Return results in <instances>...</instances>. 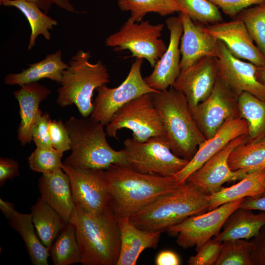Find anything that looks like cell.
I'll list each match as a JSON object with an SVG mask.
<instances>
[{
	"label": "cell",
	"mask_w": 265,
	"mask_h": 265,
	"mask_svg": "<svg viewBox=\"0 0 265 265\" xmlns=\"http://www.w3.org/2000/svg\"><path fill=\"white\" fill-rule=\"evenodd\" d=\"M104 176L109 206L117 218L130 217L182 185L174 176L143 173L124 164H112L104 170Z\"/></svg>",
	"instance_id": "obj_1"
},
{
	"label": "cell",
	"mask_w": 265,
	"mask_h": 265,
	"mask_svg": "<svg viewBox=\"0 0 265 265\" xmlns=\"http://www.w3.org/2000/svg\"><path fill=\"white\" fill-rule=\"evenodd\" d=\"M71 223L75 228L82 265H116L120 235L117 217L110 206L99 213L77 207Z\"/></svg>",
	"instance_id": "obj_2"
},
{
	"label": "cell",
	"mask_w": 265,
	"mask_h": 265,
	"mask_svg": "<svg viewBox=\"0 0 265 265\" xmlns=\"http://www.w3.org/2000/svg\"><path fill=\"white\" fill-rule=\"evenodd\" d=\"M71 153L63 164L73 167L105 170L112 164L127 165L123 149L114 150L109 145L104 125L91 117H70L65 123Z\"/></svg>",
	"instance_id": "obj_3"
},
{
	"label": "cell",
	"mask_w": 265,
	"mask_h": 265,
	"mask_svg": "<svg viewBox=\"0 0 265 265\" xmlns=\"http://www.w3.org/2000/svg\"><path fill=\"white\" fill-rule=\"evenodd\" d=\"M209 195L186 182L131 215L130 221L144 230L167 231L186 218L208 211Z\"/></svg>",
	"instance_id": "obj_4"
},
{
	"label": "cell",
	"mask_w": 265,
	"mask_h": 265,
	"mask_svg": "<svg viewBox=\"0 0 265 265\" xmlns=\"http://www.w3.org/2000/svg\"><path fill=\"white\" fill-rule=\"evenodd\" d=\"M151 96L170 149L177 156L190 160L206 138L192 117L186 96L172 86L151 93Z\"/></svg>",
	"instance_id": "obj_5"
},
{
	"label": "cell",
	"mask_w": 265,
	"mask_h": 265,
	"mask_svg": "<svg viewBox=\"0 0 265 265\" xmlns=\"http://www.w3.org/2000/svg\"><path fill=\"white\" fill-rule=\"evenodd\" d=\"M91 57L89 52L79 50L63 71L61 86L57 90V105L62 107L75 105L82 118L92 113L94 91L109 82L106 66L101 61L91 63Z\"/></svg>",
	"instance_id": "obj_6"
},
{
	"label": "cell",
	"mask_w": 265,
	"mask_h": 265,
	"mask_svg": "<svg viewBox=\"0 0 265 265\" xmlns=\"http://www.w3.org/2000/svg\"><path fill=\"white\" fill-rule=\"evenodd\" d=\"M123 145L128 165L143 173L173 176L189 161L172 152L164 136H154L144 142L129 138L124 140Z\"/></svg>",
	"instance_id": "obj_7"
},
{
	"label": "cell",
	"mask_w": 265,
	"mask_h": 265,
	"mask_svg": "<svg viewBox=\"0 0 265 265\" xmlns=\"http://www.w3.org/2000/svg\"><path fill=\"white\" fill-rule=\"evenodd\" d=\"M164 26L128 19L118 31L106 38L105 44L116 52L129 50L132 57L145 59L154 68L167 48L160 39Z\"/></svg>",
	"instance_id": "obj_8"
},
{
	"label": "cell",
	"mask_w": 265,
	"mask_h": 265,
	"mask_svg": "<svg viewBox=\"0 0 265 265\" xmlns=\"http://www.w3.org/2000/svg\"><path fill=\"white\" fill-rule=\"evenodd\" d=\"M124 128L130 130L132 138L139 142L154 136H165L151 93L140 96L121 107L106 126V132L109 137L116 138L118 131Z\"/></svg>",
	"instance_id": "obj_9"
},
{
	"label": "cell",
	"mask_w": 265,
	"mask_h": 265,
	"mask_svg": "<svg viewBox=\"0 0 265 265\" xmlns=\"http://www.w3.org/2000/svg\"><path fill=\"white\" fill-rule=\"evenodd\" d=\"M143 59L136 58L125 80L117 87L103 85L96 89L98 94L93 103L90 117L106 126L116 112L131 100L147 93L158 91L152 88L141 74Z\"/></svg>",
	"instance_id": "obj_10"
},
{
	"label": "cell",
	"mask_w": 265,
	"mask_h": 265,
	"mask_svg": "<svg viewBox=\"0 0 265 265\" xmlns=\"http://www.w3.org/2000/svg\"><path fill=\"white\" fill-rule=\"evenodd\" d=\"M245 198L224 204L211 211L189 216L166 231L176 236V242L184 249L193 246L196 251L212 237L217 236L228 218L239 208Z\"/></svg>",
	"instance_id": "obj_11"
},
{
	"label": "cell",
	"mask_w": 265,
	"mask_h": 265,
	"mask_svg": "<svg viewBox=\"0 0 265 265\" xmlns=\"http://www.w3.org/2000/svg\"><path fill=\"white\" fill-rule=\"evenodd\" d=\"M238 96L217 76L208 97L190 109L192 117L206 139L214 135L228 119L240 117Z\"/></svg>",
	"instance_id": "obj_12"
},
{
	"label": "cell",
	"mask_w": 265,
	"mask_h": 265,
	"mask_svg": "<svg viewBox=\"0 0 265 265\" xmlns=\"http://www.w3.org/2000/svg\"><path fill=\"white\" fill-rule=\"evenodd\" d=\"M68 175L77 207L94 213L104 212L109 206L110 196L104 170L73 167L63 163Z\"/></svg>",
	"instance_id": "obj_13"
},
{
	"label": "cell",
	"mask_w": 265,
	"mask_h": 265,
	"mask_svg": "<svg viewBox=\"0 0 265 265\" xmlns=\"http://www.w3.org/2000/svg\"><path fill=\"white\" fill-rule=\"evenodd\" d=\"M247 140V134H244L232 140L192 173L186 182L210 195L220 190L226 183L241 180L247 173L241 170H232L228 159L232 151Z\"/></svg>",
	"instance_id": "obj_14"
},
{
	"label": "cell",
	"mask_w": 265,
	"mask_h": 265,
	"mask_svg": "<svg viewBox=\"0 0 265 265\" xmlns=\"http://www.w3.org/2000/svg\"><path fill=\"white\" fill-rule=\"evenodd\" d=\"M214 60L218 76L236 93L247 92L265 101V85L256 78V66L234 56L218 40Z\"/></svg>",
	"instance_id": "obj_15"
},
{
	"label": "cell",
	"mask_w": 265,
	"mask_h": 265,
	"mask_svg": "<svg viewBox=\"0 0 265 265\" xmlns=\"http://www.w3.org/2000/svg\"><path fill=\"white\" fill-rule=\"evenodd\" d=\"M204 28L222 41L234 56L247 60L257 67L265 66V56L255 45L245 24L239 18L205 25Z\"/></svg>",
	"instance_id": "obj_16"
},
{
	"label": "cell",
	"mask_w": 265,
	"mask_h": 265,
	"mask_svg": "<svg viewBox=\"0 0 265 265\" xmlns=\"http://www.w3.org/2000/svg\"><path fill=\"white\" fill-rule=\"evenodd\" d=\"M165 24L170 33L169 45L152 72L144 78L145 82L157 91L173 86L181 72L180 44L183 30L182 23L178 16L168 18Z\"/></svg>",
	"instance_id": "obj_17"
},
{
	"label": "cell",
	"mask_w": 265,
	"mask_h": 265,
	"mask_svg": "<svg viewBox=\"0 0 265 265\" xmlns=\"http://www.w3.org/2000/svg\"><path fill=\"white\" fill-rule=\"evenodd\" d=\"M217 76L214 57L206 56L181 71L172 87L185 95L192 109L210 95Z\"/></svg>",
	"instance_id": "obj_18"
},
{
	"label": "cell",
	"mask_w": 265,
	"mask_h": 265,
	"mask_svg": "<svg viewBox=\"0 0 265 265\" xmlns=\"http://www.w3.org/2000/svg\"><path fill=\"white\" fill-rule=\"evenodd\" d=\"M248 132V124L244 119L241 117L228 119L214 135L206 139L200 145L192 159L174 176L179 183H185L192 173L230 142L239 136L247 134Z\"/></svg>",
	"instance_id": "obj_19"
},
{
	"label": "cell",
	"mask_w": 265,
	"mask_h": 265,
	"mask_svg": "<svg viewBox=\"0 0 265 265\" xmlns=\"http://www.w3.org/2000/svg\"><path fill=\"white\" fill-rule=\"evenodd\" d=\"M178 16L183 29L180 44L181 71L204 57H215L218 40L205 30V25L194 21L185 12H179Z\"/></svg>",
	"instance_id": "obj_20"
},
{
	"label": "cell",
	"mask_w": 265,
	"mask_h": 265,
	"mask_svg": "<svg viewBox=\"0 0 265 265\" xmlns=\"http://www.w3.org/2000/svg\"><path fill=\"white\" fill-rule=\"evenodd\" d=\"M38 186L40 197L61 216L66 224L71 223L77 207L68 175L62 169L42 174Z\"/></svg>",
	"instance_id": "obj_21"
},
{
	"label": "cell",
	"mask_w": 265,
	"mask_h": 265,
	"mask_svg": "<svg viewBox=\"0 0 265 265\" xmlns=\"http://www.w3.org/2000/svg\"><path fill=\"white\" fill-rule=\"evenodd\" d=\"M50 93L49 89L37 82L23 85L13 93L19 105L21 121L17 138L22 145L32 140L33 127L43 113L39 105Z\"/></svg>",
	"instance_id": "obj_22"
},
{
	"label": "cell",
	"mask_w": 265,
	"mask_h": 265,
	"mask_svg": "<svg viewBox=\"0 0 265 265\" xmlns=\"http://www.w3.org/2000/svg\"><path fill=\"white\" fill-rule=\"evenodd\" d=\"M121 246L116 265H135L141 253L146 248H156L160 232L140 229L129 220V217L117 218Z\"/></svg>",
	"instance_id": "obj_23"
},
{
	"label": "cell",
	"mask_w": 265,
	"mask_h": 265,
	"mask_svg": "<svg viewBox=\"0 0 265 265\" xmlns=\"http://www.w3.org/2000/svg\"><path fill=\"white\" fill-rule=\"evenodd\" d=\"M61 56V50L48 54L42 60L29 64L28 68L20 73L8 74L5 77L4 82L21 86L46 78L60 83L63 71L69 66L68 64L63 61Z\"/></svg>",
	"instance_id": "obj_24"
},
{
	"label": "cell",
	"mask_w": 265,
	"mask_h": 265,
	"mask_svg": "<svg viewBox=\"0 0 265 265\" xmlns=\"http://www.w3.org/2000/svg\"><path fill=\"white\" fill-rule=\"evenodd\" d=\"M252 210L238 208L228 218L222 232L212 238L223 242L238 239L249 240L256 237L265 226V212L254 214Z\"/></svg>",
	"instance_id": "obj_25"
},
{
	"label": "cell",
	"mask_w": 265,
	"mask_h": 265,
	"mask_svg": "<svg viewBox=\"0 0 265 265\" xmlns=\"http://www.w3.org/2000/svg\"><path fill=\"white\" fill-rule=\"evenodd\" d=\"M265 191V168L247 173L235 185L222 187L209 195V211L224 204L248 197H253Z\"/></svg>",
	"instance_id": "obj_26"
},
{
	"label": "cell",
	"mask_w": 265,
	"mask_h": 265,
	"mask_svg": "<svg viewBox=\"0 0 265 265\" xmlns=\"http://www.w3.org/2000/svg\"><path fill=\"white\" fill-rule=\"evenodd\" d=\"M8 219L10 226L22 238L32 265H48L50 250L38 238L31 213H22L15 211Z\"/></svg>",
	"instance_id": "obj_27"
},
{
	"label": "cell",
	"mask_w": 265,
	"mask_h": 265,
	"mask_svg": "<svg viewBox=\"0 0 265 265\" xmlns=\"http://www.w3.org/2000/svg\"><path fill=\"white\" fill-rule=\"evenodd\" d=\"M32 222L42 243L49 250L66 226L61 216L40 197L31 208Z\"/></svg>",
	"instance_id": "obj_28"
},
{
	"label": "cell",
	"mask_w": 265,
	"mask_h": 265,
	"mask_svg": "<svg viewBox=\"0 0 265 265\" xmlns=\"http://www.w3.org/2000/svg\"><path fill=\"white\" fill-rule=\"evenodd\" d=\"M238 109L240 117L248 124L246 142L265 139V101L243 92L238 96Z\"/></svg>",
	"instance_id": "obj_29"
},
{
	"label": "cell",
	"mask_w": 265,
	"mask_h": 265,
	"mask_svg": "<svg viewBox=\"0 0 265 265\" xmlns=\"http://www.w3.org/2000/svg\"><path fill=\"white\" fill-rule=\"evenodd\" d=\"M0 3L17 8L27 19L31 31L28 50H31L34 46L35 40L39 35H42L47 40H50L49 30L57 25V22L43 13L34 3L26 0H0Z\"/></svg>",
	"instance_id": "obj_30"
},
{
	"label": "cell",
	"mask_w": 265,
	"mask_h": 265,
	"mask_svg": "<svg viewBox=\"0 0 265 265\" xmlns=\"http://www.w3.org/2000/svg\"><path fill=\"white\" fill-rule=\"evenodd\" d=\"M228 163L232 170L247 173L265 168V139L238 145L231 153Z\"/></svg>",
	"instance_id": "obj_31"
},
{
	"label": "cell",
	"mask_w": 265,
	"mask_h": 265,
	"mask_svg": "<svg viewBox=\"0 0 265 265\" xmlns=\"http://www.w3.org/2000/svg\"><path fill=\"white\" fill-rule=\"evenodd\" d=\"M54 265H70L81 263V256L75 226L66 225L60 232L50 249Z\"/></svg>",
	"instance_id": "obj_32"
},
{
	"label": "cell",
	"mask_w": 265,
	"mask_h": 265,
	"mask_svg": "<svg viewBox=\"0 0 265 265\" xmlns=\"http://www.w3.org/2000/svg\"><path fill=\"white\" fill-rule=\"evenodd\" d=\"M122 11L130 12L129 19L140 22L148 13L154 12L166 16L182 11L175 0H117Z\"/></svg>",
	"instance_id": "obj_33"
},
{
	"label": "cell",
	"mask_w": 265,
	"mask_h": 265,
	"mask_svg": "<svg viewBox=\"0 0 265 265\" xmlns=\"http://www.w3.org/2000/svg\"><path fill=\"white\" fill-rule=\"evenodd\" d=\"M253 244L243 239L222 242V247L215 265H252Z\"/></svg>",
	"instance_id": "obj_34"
},
{
	"label": "cell",
	"mask_w": 265,
	"mask_h": 265,
	"mask_svg": "<svg viewBox=\"0 0 265 265\" xmlns=\"http://www.w3.org/2000/svg\"><path fill=\"white\" fill-rule=\"evenodd\" d=\"M236 17L244 23L256 46L265 56V2L243 10Z\"/></svg>",
	"instance_id": "obj_35"
},
{
	"label": "cell",
	"mask_w": 265,
	"mask_h": 265,
	"mask_svg": "<svg viewBox=\"0 0 265 265\" xmlns=\"http://www.w3.org/2000/svg\"><path fill=\"white\" fill-rule=\"evenodd\" d=\"M192 20L204 25L223 21L219 8L209 0H175Z\"/></svg>",
	"instance_id": "obj_36"
},
{
	"label": "cell",
	"mask_w": 265,
	"mask_h": 265,
	"mask_svg": "<svg viewBox=\"0 0 265 265\" xmlns=\"http://www.w3.org/2000/svg\"><path fill=\"white\" fill-rule=\"evenodd\" d=\"M63 154L54 148L36 147L27 158L29 168L42 174L52 173L62 169Z\"/></svg>",
	"instance_id": "obj_37"
},
{
	"label": "cell",
	"mask_w": 265,
	"mask_h": 265,
	"mask_svg": "<svg viewBox=\"0 0 265 265\" xmlns=\"http://www.w3.org/2000/svg\"><path fill=\"white\" fill-rule=\"evenodd\" d=\"M222 247V242L212 238L204 244L197 253L191 256L187 263L190 265H215Z\"/></svg>",
	"instance_id": "obj_38"
},
{
	"label": "cell",
	"mask_w": 265,
	"mask_h": 265,
	"mask_svg": "<svg viewBox=\"0 0 265 265\" xmlns=\"http://www.w3.org/2000/svg\"><path fill=\"white\" fill-rule=\"evenodd\" d=\"M49 129L51 144L54 149L62 153L71 150L69 135L61 120H51Z\"/></svg>",
	"instance_id": "obj_39"
},
{
	"label": "cell",
	"mask_w": 265,
	"mask_h": 265,
	"mask_svg": "<svg viewBox=\"0 0 265 265\" xmlns=\"http://www.w3.org/2000/svg\"><path fill=\"white\" fill-rule=\"evenodd\" d=\"M48 113L42 114L34 124L32 130V139L36 147L52 149L49 133L51 120Z\"/></svg>",
	"instance_id": "obj_40"
},
{
	"label": "cell",
	"mask_w": 265,
	"mask_h": 265,
	"mask_svg": "<svg viewBox=\"0 0 265 265\" xmlns=\"http://www.w3.org/2000/svg\"><path fill=\"white\" fill-rule=\"evenodd\" d=\"M226 15L236 18L243 10L265 2V0H209Z\"/></svg>",
	"instance_id": "obj_41"
},
{
	"label": "cell",
	"mask_w": 265,
	"mask_h": 265,
	"mask_svg": "<svg viewBox=\"0 0 265 265\" xmlns=\"http://www.w3.org/2000/svg\"><path fill=\"white\" fill-rule=\"evenodd\" d=\"M19 175L18 162L11 158L0 159V186H2L8 180H13Z\"/></svg>",
	"instance_id": "obj_42"
},
{
	"label": "cell",
	"mask_w": 265,
	"mask_h": 265,
	"mask_svg": "<svg viewBox=\"0 0 265 265\" xmlns=\"http://www.w3.org/2000/svg\"><path fill=\"white\" fill-rule=\"evenodd\" d=\"M253 241V265H265V226Z\"/></svg>",
	"instance_id": "obj_43"
},
{
	"label": "cell",
	"mask_w": 265,
	"mask_h": 265,
	"mask_svg": "<svg viewBox=\"0 0 265 265\" xmlns=\"http://www.w3.org/2000/svg\"><path fill=\"white\" fill-rule=\"evenodd\" d=\"M34 3L38 8L47 14L51 8L53 4H55L60 8L67 11L75 12L74 6L70 3L69 0H26Z\"/></svg>",
	"instance_id": "obj_44"
},
{
	"label": "cell",
	"mask_w": 265,
	"mask_h": 265,
	"mask_svg": "<svg viewBox=\"0 0 265 265\" xmlns=\"http://www.w3.org/2000/svg\"><path fill=\"white\" fill-rule=\"evenodd\" d=\"M239 208L265 212V191L257 196L245 198Z\"/></svg>",
	"instance_id": "obj_45"
},
{
	"label": "cell",
	"mask_w": 265,
	"mask_h": 265,
	"mask_svg": "<svg viewBox=\"0 0 265 265\" xmlns=\"http://www.w3.org/2000/svg\"><path fill=\"white\" fill-rule=\"evenodd\" d=\"M155 263L157 265H179L181 262L176 253L170 250H164L157 255Z\"/></svg>",
	"instance_id": "obj_46"
},
{
	"label": "cell",
	"mask_w": 265,
	"mask_h": 265,
	"mask_svg": "<svg viewBox=\"0 0 265 265\" xmlns=\"http://www.w3.org/2000/svg\"><path fill=\"white\" fill-rule=\"evenodd\" d=\"M0 209L5 216L8 219L15 211L13 203L4 201L1 198H0Z\"/></svg>",
	"instance_id": "obj_47"
},
{
	"label": "cell",
	"mask_w": 265,
	"mask_h": 265,
	"mask_svg": "<svg viewBox=\"0 0 265 265\" xmlns=\"http://www.w3.org/2000/svg\"><path fill=\"white\" fill-rule=\"evenodd\" d=\"M256 76L260 82L265 85V66L257 67Z\"/></svg>",
	"instance_id": "obj_48"
},
{
	"label": "cell",
	"mask_w": 265,
	"mask_h": 265,
	"mask_svg": "<svg viewBox=\"0 0 265 265\" xmlns=\"http://www.w3.org/2000/svg\"></svg>",
	"instance_id": "obj_49"
}]
</instances>
